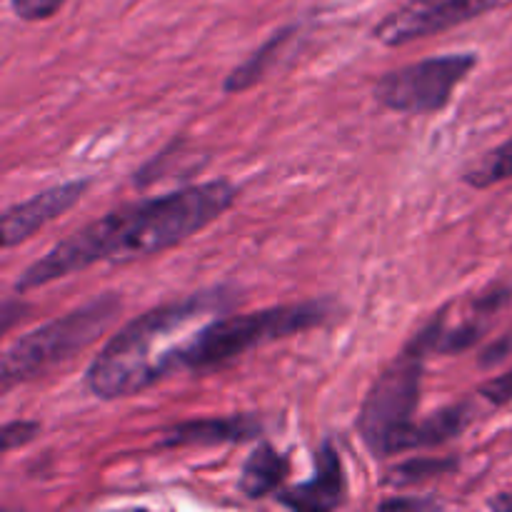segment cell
<instances>
[{"label":"cell","instance_id":"cell-6","mask_svg":"<svg viewBox=\"0 0 512 512\" xmlns=\"http://www.w3.org/2000/svg\"><path fill=\"white\" fill-rule=\"evenodd\" d=\"M478 65L475 53H450L415 60L388 70L375 80L373 95L383 108L405 115L440 113L453 100L455 88Z\"/></svg>","mask_w":512,"mask_h":512},{"label":"cell","instance_id":"cell-5","mask_svg":"<svg viewBox=\"0 0 512 512\" xmlns=\"http://www.w3.org/2000/svg\"><path fill=\"white\" fill-rule=\"evenodd\" d=\"M430 353L433 345L423 325L365 395L358 415V433L373 458L405 453L408 433L418 423L415 410L420 405L425 360Z\"/></svg>","mask_w":512,"mask_h":512},{"label":"cell","instance_id":"cell-17","mask_svg":"<svg viewBox=\"0 0 512 512\" xmlns=\"http://www.w3.org/2000/svg\"><path fill=\"white\" fill-rule=\"evenodd\" d=\"M8 3L20 20L38 23V20L53 18L68 0H8Z\"/></svg>","mask_w":512,"mask_h":512},{"label":"cell","instance_id":"cell-10","mask_svg":"<svg viewBox=\"0 0 512 512\" xmlns=\"http://www.w3.org/2000/svg\"><path fill=\"white\" fill-rule=\"evenodd\" d=\"M263 435V423L255 415L235 413L223 418H195L160 430L158 448H190V445H235L250 443Z\"/></svg>","mask_w":512,"mask_h":512},{"label":"cell","instance_id":"cell-21","mask_svg":"<svg viewBox=\"0 0 512 512\" xmlns=\"http://www.w3.org/2000/svg\"><path fill=\"white\" fill-rule=\"evenodd\" d=\"M23 310L28 308H25L20 300H13V298L3 300V313H0V318H3V333H10V330H13L15 320L23 318Z\"/></svg>","mask_w":512,"mask_h":512},{"label":"cell","instance_id":"cell-22","mask_svg":"<svg viewBox=\"0 0 512 512\" xmlns=\"http://www.w3.org/2000/svg\"><path fill=\"white\" fill-rule=\"evenodd\" d=\"M488 508L500 510V512H512V490H510V493H500L498 498L490 500Z\"/></svg>","mask_w":512,"mask_h":512},{"label":"cell","instance_id":"cell-12","mask_svg":"<svg viewBox=\"0 0 512 512\" xmlns=\"http://www.w3.org/2000/svg\"><path fill=\"white\" fill-rule=\"evenodd\" d=\"M470 420H473L470 403H458L448 405L443 410H435L433 415L413 425L408 440H405V453H410V450H433L460 438L470 425Z\"/></svg>","mask_w":512,"mask_h":512},{"label":"cell","instance_id":"cell-20","mask_svg":"<svg viewBox=\"0 0 512 512\" xmlns=\"http://www.w3.org/2000/svg\"><path fill=\"white\" fill-rule=\"evenodd\" d=\"M510 350H512V338L498 340V343H493L490 348L483 350V355H480V365H483V368H493V365H498L500 360L508 358Z\"/></svg>","mask_w":512,"mask_h":512},{"label":"cell","instance_id":"cell-13","mask_svg":"<svg viewBox=\"0 0 512 512\" xmlns=\"http://www.w3.org/2000/svg\"><path fill=\"white\" fill-rule=\"evenodd\" d=\"M295 30H298V25H285V28L275 30V33L270 35V38L265 40V43L260 45L250 58H245L243 63L235 65V68L228 73V78L223 80L225 93H245V90H250L253 85H258L260 80L268 75V70L278 63L285 45L293 40Z\"/></svg>","mask_w":512,"mask_h":512},{"label":"cell","instance_id":"cell-8","mask_svg":"<svg viewBox=\"0 0 512 512\" xmlns=\"http://www.w3.org/2000/svg\"><path fill=\"white\" fill-rule=\"evenodd\" d=\"M90 188V180H68V183L53 185L48 190L30 195L28 200L10 205L0 218V235H3V250H13L15 245L33 238L40 228L53 223L63 213H68Z\"/></svg>","mask_w":512,"mask_h":512},{"label":"cell","instance_id":"cell-2","mask_svg":"<svg viewBox=\"0 0 512 512\" xmlns=\"http://www.w3.org/2000/svg\"><path fill=\"white\" fill-rule=\"evenodd\" d=\"M233 303L228 288L198 290L188 298L170 300L125 323L100 348L85 370V388L98 400H120L145 393L173 375L175 333L190 328L205 315L225 310Z\"/></svg>","mask_w":512,"mask_h":512},{"label":"cell","instance_id":"cell-1","mask_svg":"<svg viewBox=\"0 0 512 512\" xmlns=\"http://www.w3.org/2000/svg\"><path fill=\"white\" fill-rule=\"evenodd\" d=\"M238 193L228 178H215L110 210L30 263L15 280L13 293H30L95 263L128 265L165 253L215 223L233 208Z\"/></svg>","mask_w":512,"mask_h":512},{"label":"cell","instance_id":"cell-19","mask_svg":"<svg viewBox=\"0 0 512 512\" xmlns=\"http://www.w3.org/2000/svg\"><path fill=\"white\" fill-rule=\"evenodd\" d=\"M380 510H438L443 505L433 498H388L380 500Z\"/></svg>","mask_w":512,"mask_h":512},{"label":"cell","instance_id":"cell-9","mask_svg":"<svg viewBox=\"0 0 512 512\" xmlns=\"http://www.w3.org/2000/svg\"><path fill=\"white\" fill-rule=\"evenodd\" d=\"M345 500H348V475H345L343 458L330 438L323 440L315 453L313 478L278 490L280 505L303 512L338 510Z\"/></svg>","mask_w":512,"mask_h":512},{"label":"cell","instance_id":"cell-7","mask_svg":"<svg viewBox=\"0 0 512 512\" xmlns=\"http://www.w3.org/2000/svg\"><path fill=\"white\" fill-rule=\"evenodd\" d=\"M500 0H408L373 28V38L388 48L430 38L470 23L498 8Z\"/></svg>","mask_w":512,"mask_h":512},{"label":"cell","instance_id":"cell-14","mask_svg":"<svg viewBox=\"0 0 512 512\" xmlns=\"http://www.w3.org/2000/svg\"><path fill=\"white\" fill-rule=\"evenodd\" d=\"M510 178H512V138L505 140V143L495 145V148L488 150L483 158H478L473 165H468L463 173V183L475 190L493 188V185L505 183V180Z\"/></svg>","mask_w":512,"mask_h":512},{"label":"cell","instance_id":"cell-11","mask_svg":"<svg viewBox=\"0 0 512 512\" xmlns=\"http://www.w3.org/2000/svg\"><path fill=\"white\" fill-rule=\"evenodd\" d=\"M288 473V455L278 453L270 443H260L258 448L245 458L243 470H240L238 488L248 500L268 498L270 493H278V490L285 488Z\"/></svg>","mask_w":512,"mask_h":512},{"label":"cell","instance_id":"cell-3","mask_svg":"<svg viewBox=\"0 0 512 512\" xmlns=\"http://www.w3.org/2000/svg\"><path fill=\"white\" fill-rule=\"evenodd\" d=\"M335 313H338L335 300L320 298L218 318L203 325L185 343H178L170 365H173V373L178 370H190L198 375L213 373L243 358L250 350L325 325Z\"/></svg>","mask_w":512,"mask_h":512},{"label":"cell","instance_id":"cell-16","mask_svg":"<svg viewBox=\"0 0 512 512\" xmlns=\"http://www.w3.org/2000/svg\"><path fill=\"white\" fill-rule=\"evenodd\" d=\"M40 435V423L38 420H13V423H5L0 430V450L10 453L15 448H23V445L33 443Z\"/></svg>","mask_w":512,"mask_h":512},{"label":"cell","instance_id":"cell-15","mask_svg":"<svg viewBox=\"0 0 512 512\" xmlns=\"http://www.w3.org/2000/svg\"><path fill=\"white\" fill-rule=\"evenodd\" d=\"M455 470H458V460L455 458H413L408 463L390 468L383 483L390 485V488H410V485L443 478V475L455 473Z\"/></svg>","mask_w":512,"mask_h":512},{"label":"cell","instance_id":"cell-18","mask_svg":"<svg viewBox=\"0 0 512 512\" xmlns=\"http://www.w3.org/2000/svg\"><path fill=\"white\" fill-rule=\"evenodd\" d=\"M478 393L480 398H485L490 405H495V408L512 403V373L498 375V378L488 380Z\"/></svg>","mask_w":512,"mask_h":512},{"label":"cell","instance_id":"cell-4","mask_svg":"<svg viewBox=\"0 0 512 512\" xmlns=\"http://www.w3.org/2000/svg\"><path fill=\"white\" fill-rule=\"evenodd\" d=\"M120 308L123 295L110 290L15 338L0 360V390L10 393L15 385L38 380L40 375H48L58 365L73 360L113 325Z\"/></svg>","mask_w":512,"mask_h":512}]
</instances>
